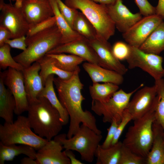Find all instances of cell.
Instances as JSON below:
<instances>
[{
  "label": "cell",
  "instance_id": "46",
  "mask_svg": "<svg viewBox=\"0 0 164 164\" xmlns=\"http://www.w3.org/2000/svg\"><path fill=\"white\" fill-rule=\"evenodd\" d=\"M96 3L106 5V6L111 5L115 2L116 0H91Z\"/></svg>",
  "mask_w": 164,
  "mask_h": 164
},
{
  "label": "cell",
  "instance_id": "45",
  "mask_svg": "<svg viewBox=\"0 0 164 164\" xmlns=\"http://www.w3.org/2000/svg\"><path fill=\"white\" fill-rule=\"evenodd\" d=\"M20 163L21 164H37L36 159L28 156L22 158L20 160Z\"/></svg>",
  "mask_w": 164,
  "mask_h": 164
},
{
  "label": "cell",
  "instance_id": "6",
  "mask_svg": "<svg viewBox=\"0 0 164 164\" xmlns=\"http://www.w3.org/2000/svg\"><path fill=\"white\" fill-rule=\"evenodd\" d=\"M64 3L80 11L94 27L97 36L108 40L114 35L115 26L106 5L91 0H65Z\"/></svg>",
  "mask_w": 164,
  "mask_h": 164
},
{
  "label": "cell",
  "instance_id": "21",
  "mask_svg": "<svg viewBox=\"0 0 164 164\" xmlns=\"http://www.w3.org/2000/svg\"><path fill=\"white\" fill-rule=\"evenodd\" d=\"M153 137L151 149L146 158L147 164H164V132L155 120L152 125Z\"/></svg>",
  "mask_w": 164,
  "mask_h": 164
},
{
  "label": "cell",
  "instance_id": "4",
  "mask_svg": "<svg viewBox=\"0 0 164 164\" xmlns=\"http://www.w3.org/2000/svg\"><path fill=\"white\" fill-rule=\"evenodd\" d=\"M155 108L142 117L134 120L133 125L128 128L122 142L133 152L145 159L153 142L152 125L155 120Z\"/></svg>",
  "mask_w": 164,
  "mask_h": 164
},
{
  "label": "cell",
  "instance_id": "44",
  "mask_svg": "<svg viewBox=\"0 0 164 164\" xmlns=\"http://www.w3.org/2000/svg\"><path fill=\"white\" fill-rule=\"evenodd\" d=\"M64 151L66 155L70 159L71 164H84L79 160L76 159L75 154L72 152V150L65 149Z\"/></svg>",
  "mask_w": 164,
  "mask_h": 164
},
{
  "label": "cell",
  "instance_id": "19",
  "mask_svg": "<svg viewBox=\"0 0 164 164\" xmlns=\"http://www.w3.org/2000/svg\"><path fill=\"white\" fill-rule=\"evenodd\" d=\"M40 70L39 64L36 61L22 71L29 103L36 100L44 88Z\"/></svg>",
  "mask_w": 164,
  "mask_h": 164
},
{
  "label": "cell",
  "instance_id": "7",
  "mask_svg": "<svg viewBox=\"0 0 164 164\" xmlns=\"http://www.w3.org/2000/svg\"><path fill=\"white\" fill-rule=\"evenodd\" d=\"M102 138L101 134H97L82 124L77 133L71 138H67L66 134H61L55 136L54 139L60 142L65 149L78 152L82 160L91 163Z\"/></svg>",
  "mask_w": 164,
  "mask_h": 164
},
{
  "label": "cell",
  "instance_id": "29",
  "mask_svg": "<svg viewBox=\"0 0 164 164\" xmlns=\"http://www.w3.org/2000/svg\"><path fill=\"white\" fill-rule=\"evenodd\" d=\"M119 89V85L110 83H93L89 87L92 99L102 102L107 101Z\"/></svg>",
  "mask_w": 164,
  "mask_h": 164
},
{
  "label": "cell",
  "instance_id": "41",
  "mask_svg": "<svg viewBox=\"0 0 164 164\" xmlns=\"http://www.w3.org/2000/svg\"><path fill=\"white\" fill-rule=\"evenodd\" d=\"M26 36L8 39L5 41V43L9 45L11 47L16 48L24 51L27 48L26 43Z\"/></svg>",
  "mask_w": 164,
  "mask_h": 164
},
{
  "label": "cell",
  "instance_id": "31",
  "mask_svg": "<svg viewBox=\"0 0 164 164\" xmlns=\"http://www.w3.org/2000/svg\"><path fill=\"white\" fill-rule=\"evenodd\" d=\"M73 29L88 40L94 39L97 36L94 27L81 12H78L74 20Z\"/></svg>",
  "mask_w": 164,
  "mask_h": 164
},
{
  "label": "cell",
  "instance_id": "43",
  "mask_svg": "<svg viewBox=\"0 0 164 164\" xmlns=\"http://www.w3.org/2000/svg\"><path fill=\"white\" fill-rule=\"evenodd\" d=\"M155 10L156 14L160 16L164 21V0H158Z\"/></svg>",
  "mask_w": 164,
  "mask_h": 164
},
{
  "label": "cell",
  "instance_id": "33",
  "mask_svg": "<svg viewBox=\"0 0 164 164\" xmlns=\"http://www.w3.org/2000/svg\"><path fill=\"white\" fill-rule=\"evenodd\" d=\"M11 47L5 44L0 46V68L3 70L11 67L22 71L24 68L15 61L10 53Z\"/></svg>",
  "mask_w": 164,
  "mask_h": 164
},
{
  "label": "cell",
  "instance_id": "23",
  "mask_svg": "<svg viewBox=\"0 0 164 164\" xmlns=\"http://www.w3.org/2000/svg\"><path fill=\"white\" fill-rule=\"evenodd\" d=\"M54 78V75L53 74L48 77L44 88L38 96L44 97L48 100L51 104L58 111L63 125H65L69 121V116L67 111L62 105L56 94L53 85Z\"/></svg>",
  "mask_w": 164,
  "mask_h": 164
},
{
  "label": "cell",
  "instance_id": "24",
  "mask_svg": "<svg viewBox=\"0 0 164 164\" xmlns=\"http://www.w3.org/2000/svg\"><path fill=\"white\" fill-rule=\"evenodd\" d=\"M37 152L32 147L27 145L15 144L5 145L0 142V164L12 161L16 156L23 154L36 159Z\"/></svg>",
  "mask_w": 164,
  "mask_h": 164
},
{
  "label": "cell",
  "instance_id": "12",
  "mask_svg": "<svg viewBox=\"0 0 164 164\" xmlns=\"http://www.w3.org/2000/svg\"><path fill=\"white\" fill-rule=\"evenodd\" d=\"M139 89L130 100L126 109L133 120L142 117L153 109L157 101L158 95L155 85Z\"/></svg>",
  "mask_w": 164,
  "mask_h": 164
},
{
  "label": "cell",
  "instance_id": "2",
  "mask_svg": "<svg viewBox=\"0 0 164 164\" xmlns=\"http://www.w3.org/2000/svg\"><path fill=\"white\" fill-rule=\"evenodd\" d=\"M27 111L30 127L39 136L50 141L62 129L63 125L59 112L46 98L38 96L29 102Z\"/></svg>",
  "mask_w": 164,
  "mask_h": 164
},
{
  "label": "cell",
  "instance_id": "5",
  "mask_svg": "<svg viewBox=\"0 0 164 164\" xmlns=\"http://www.w3.org/2000/svg\"><path fill=\"white\" fill-rule=\"evenodd\" d=\"M31 129L27 117L19 115L13 122L0 125V142L5 145H27L37 151L48 141L39 136Z\"/></svg>",
  "mask_w": 164,
  "mask_h": 164
},
{
  "label": "cell",
  "instance_id": "18",
  "mask_svg": "<svg viewBox=\"0 0 164 164\" xmlns=\"http://www.w3.org/2000/svg\"><path fill=\"white\" fill-rule=\"evenodd\" d=\"M60 142L54 139L48 141L36 152L37 164H71Z\"/></svg>",
  "mask_w": 164,
  "mask_h": 164
},
{
  "label": "cell",
  "instance_id": "3",
  "mask_svg": "<svg viewBox=\"0 0 164 164\" xmlns=\"http://www.w3.org/2000/svg\"><path fill=\"white\" fill-rule=\"evenodd\" d=\"M62 36L56 25L29 36H26V50L13 57L24 67H27L61 44Z\"/></svg>",
  "mask_w": 164,
  "mask_h": 164
},
{
  "label": "cell",
  "instance_id": "37",
  "mask_svg": "<svg viewBox=\"0 0 164 164\" xmlns=\"http://www.w3.org/2000/svg\"><path fill=\"white\" fill-rule=\"evenodd\" d=\"M56 25V19L54 16L30 27L26 36H31Z\"/></svg>",
  "mask_w": 164,
  "mask_h": 164
},
{
  "label": "cell",
  "instance_id": "26",
  "mask_svg": "<svg viewBox=\"0 0 164 164\" xmlns=\"http://www.w3.org/2000/svg\"><path fill=\"white\" fill-rule=\"evenodd\" d=\"M139 48L145 52L157 55L164 50V21L154 29Z\"/></svg>",
  "mask_w": 164,
  "mask_h": 164
},
{
  "label": "cell",
  "instance_id": "36",
  "mask_svg": "<svg viewBox=\"0 0 164 164\" xmlns=\"http://www.w3.org/2000/svg\"><path fill=\"white\" fill-rule=\"evenodd\" d=\"M112 49L114 56L120 61L126 60L129 56L130 45L123 42H116L112 46Z\"/></svg>",
  "mask_w": 164,
  "mask_h": 164
},
{
  "label": "cell",
  "instance_id": "39",
  "mask_svg": "<svg viewBox=\"0 0 164 164\" xmlns=\"http://www.w3.org/2000/svg\"><path fill=\"white\" fill-rule=\"evenodd\" d=\"M139 12L144 16L156 14L155 7L153 6L148 0H135Z\"/></svg>",
  "mask_w": 164,
  "mask_h": 164
},
{
  "label": "cell",
  "instance_id": "8",
  "mask_svg": "<svg viewBox=\"0 0 164 164\" xmlns=\"http://www.w3.org/2000/svg\"><path fill=\"white\" fill-rule=\"evenodd\" d=\"M143 86V84H141L136 89L128 93L121 89L118 90L105 102L92 100L91 109L97 115L102 116L103 122L111 123L115 121L119 124L131 97Z\"/></svg>",
  "mask_w": 164,
  "mask_h": 164
},
{
  "label": "cell",
  "instance_id": "17",
  "mask_svg": "<svg viewBox=\"0 0 164 164\" xmlns=\"http://www.w3.org/2000/svg\"><path fill=\"white\" fill-rule=\"evenodd\" d=\"M20 9L30 27L54 16L49 0L23 2Z\"/></svg>",
  "mask_w": 164,
  "mask_h": 164
},
{
  "label": "cell",
  "instance_id": "42",
  "mask_svg": "<svg viewBox=\"0 0 164 164\" xmlns=\"http://www.w3.org/2000/svg\"><path fill=\"white\" fill-rule=\"evenodd\" d=\"M12 39V35L10 31L7 28L0 26V46L5 44L6 41Z\"/></svg>",
  "mask_w": 164,
  "mask_h": 164
},
{
  "label": "cell",
  "instance_id": "1",
  "mask_svg": "<svg viewBox=\"0 0 164 164\" xmlns=\"http://www.w3.org/2000/svg\"><path fill=\"white\" fill-rule=\"evenodd\" d=\"M80 69L78 68L72 77L67 80L58 77L54 78L53 83L58 93V98L69 114L70 125L67 135L69 138L76 134L82 123L89 127L98 134L101 131L97 127L96 119L90 111H84L82 106L85 98L82 95L81 91L84 85L81 81L79 73Z\"/></svg>",
  "mask_w": 164,
  "mask_h": 164
},
{
  "label": "cell",
  "instance_id": "30",
  "mask_svg": "<svg viewBox=\"0 0 164 164\" xmlns=\"http://www.w3.org/2000/svg\"><path fill=\"white\" fill-rule=\"evenodd\" d=\"M53 57L55 65L60 69L66 71L74 72L79 67V65L85 60L78 56L63 53L46 54Z\"/></svg>",
  "mask_w": 164,
  "mask_h": 164
},
{
  "label": "cell",
  "instance_id": "34",
  "mask_svg": "<svg viewBox=\"0 0 164 164\" xmlns=\"http://www.w3.org/2000/svg\"><path fill=\"white\" fill-rule=\"evenodd\" d=\"M145 160V158L135 153L122 144L119 164H143L146 163Z\"/></svg>",
  "mask_w": 164,
  "mask_h": 164
},
{
  "label": "cell",
  "instance_id": "25",
  "mask_svg": "<svg viewBox=\"0 0 164 164\" xmlns=\"http://www.w3.org/2000/svg\"><path fill=\"white\" fill-rule=\"evenodd\" d=\"M49 1L53 10L56 25L61 34V44L70 42L83 38L71 28L62 15L56 0Z\"/></svg>",
  "mask_w": 164,
  "mask_h": 164
},
{
  "label": "cell",
  "instance_id": "20",
  "mask_svg": "<svg viewBox=\"0 0 164 164\" xmlns=\"http://www.w3.org/2000/svg\"><path fill=\"white\" fill-rule=\"evenodd\" d=\"M82 66L93 83H110L119 85L123 82V75L114 71L88 62L84 63Z\"/></svg>",
  "mask_w": 164,
  "mask_h": 164
},
{
  "label": "cell",
  "instance_id": "40",
  "mask_svg": "<svg viewBox=\"0 0 164 164\" xmlns=\"http://www.w3.org/2000/svg\"><path fill=\"white\" fill-rule=\"evenodd\" d=\"M111 123L110 126L107 129L108 133L106 138L102 144L100 145L103 148H107L111 145L119 124L115 121H113Z\"/></svg>",
  "mask_w": 164,
  "mask_h": 164
},
{
  "label": "cell",
  "instance_id": "47",
  "mask_svg": "<svg viewBox=\"0 0 164 164\" xmlns=\"http://www.w3.org/2000/svg\"><path fill=\"white\" fill-rule=\"evenodd\" d=\"M11 1H15V2H18L20 3H22L24 2H28V1H36L39 0H11Z\"/></svg>",
  "mask_w": 164,
  "mask_h": 164
},
{
  "label": "cell",
  "instance_id": "14",
  "mask_svg": "<svg viewBox=\"0 0 164 164\" xmlns=\"http://www.w3.org/2000/svg\"><path fill=\"white\" fill-rule=\"evenodd\" d=\"M88 41L98 57L100 66L122 75L126 73L128 69L114 56L112 46L108 40L97 36L95 39Z\"/></svg>",
  "mask_w": 164,
  "mask_h": 164
},
{
  "label": "cell",
  "instance_id": "22",
  "mask_svg": "<svg viewBox=\"0 0 164 164\" xmlns=\"http://www.w3.org/2000/svg\"><path fill=\"white\" fill-rule=\"evenodd\" d=\"M4 73H0V117L5 122L12 123L16 106L14 98L4 82Z\"/></svg>",
  "mask_w": 164,
  "mask_h": 164
},
{
  "label": "cell",
  "instance_id": "9",
  "mask_svg": "<svg viewBox=\"0 0 164 164\" xmlns=\"http://www.w3.org/2000/svg\"><path fill=\"white\" fill-rule=\"evenodd\" d=\"M130 54L126 60L129 69L139 68L149 73L155 80L162 78L164 69L162 56L145 52L138 47L130 45Z\"/></svg>",
  "mask_w": 164,
  "mask_h": 164
},
{
  "label": "cell",
  "instance_id": "49",
  "mask_svg": "<svg viewBox=\"0 0 164 164\" xmlns=\"http://www.w3.org/2000/svg\"></svg>",
  "mask_w": 164,
  "mask_h": 164
},
{
  "label": "cell",
  "instance_id": "32",
  "mask_svg": "<svg viewBox=\"0 0 164 164\" xmlns=\"http://www.w3.org/2000/svg\"><path fill=\"white\" fill-rule=\"evenodd\" d=\"M158 99L155 109V120L162 128L164 132V80H155Z\"/></svg>",
  "mask_w": 164,
  "mask_h": 164
},
{
  "label": "cell",
  "instance_id": "11",
  "mask_svg": "<svg viewBox=\"0 0 164 164\" xmlns=\"http://www.w3.org/2000/svg\"><path fill=\"white\" fill-rule=\"evenodd\" d=\"M4 82L13 96L16 106L14 113L20 115L27 111L29 103L22 72L11 67L4 71Z\"/></svg>",
  "mask_w": 164,
  "mask_h": 164
},
{
  "label": "cell",
  "instance_id": "27",
  "mask_svg": "<svg viewBox=\"0 0 164 164\" xmlns=\"http://www.w3.org/2000/svg\"><path fill=\"white\" fill-rule=\"evenodd\" d=\"M37 61L40 66L39 74L44 86L47 78L50 75H56L62 79L67 80L72 77L74 73L66 71L58 67L55 64L53 58L47 54Z\"/></svg>",
  "mask_w": 164,
  "mask_h": 164
},
{
  "label": "cell",
  "instance_id": "13",
  "mask_svg": "<svg viewBox=\"0 0 164 164\" xmlns=\"http://www.w3.org/2000/svg\"><path fill=\"white\" fill-rule=\"evenodd\" d=\"M163 21L160 16L156 14L144 16L126 32L122 33L123 38L129 45L139 48Z\"/></svg>",
  "mask_w": 164,
  "mask_h": 164
},
{
  "label": "cell",
  "instance_id": "15",
  "mask_svg": "<svg viewBox=\"0 0 164 164\" xmlns=\"http://www.w3.org/2000/svg\"><path fill=\"white\" fill-rule=\"evenodd\" d=\"M107 6L115 28L122 34L142 18L139 12L133 13L131 12L123 4L122 0H116L112 4Z\"/></svg>",
  "mask_w": 164,
  "mask_h": 164
},
{
  "label": "cell",
  "instance_id": "35",
  "mask_svg": "<svg viewBox=\"0 0 164 164\" xmlns=\"http://www.w3.org/2000/svg\"><path fill=\"white\" fill-rule=\"evenodd\" d=\"M58 9L70 26L73 29V22L79 11L67 6L61 0H56Z\"/></svg>",
  "mask_w": 164,
  "mask_h": 164
},
{
  "label": "cell",
  "instance_id": "10",
  "mask_svg": "<svg viewBox=\"0 0 164 164\" xmlns=\"http://www.w3.org/2000/svg\"><path fill=\"white\" fill-rule=\"evenodd\" d=\"M0 26L10 31L12 39L26 35L30 26L20 8L0 0Z\"/></svg>",
  "mask_w": 164,
  "mask_h": 164
},
{
  "label": "cell",
  "instance_id": "48",
  "mask_svg": "<svg viewBox=\"0 0 164 164\" xmlns=\"http://www.w3.org/2000/svg\"><path fill=\"white\" fill-rule=\"evenodd\" d=\"M9 0V2H10V3H11V1H12L11 0Z\"/></svg>",
  "mask_w": 164,
  "mask_h": 164
},
{
  "label": "cell",
  "instance_id": "16",
  "mask_svg": "<svg viewBox=\"0 0 164 164\" xmlns=\"http://www.w3.org/2000/svg\"><path fill=\"white\" fill-rule=\"evenodd\" d=\"M64 53L78 56L87 62L99 66L100 61L98 56L89 44L88 40L84 37L70 42L61 44L46 54Z\"/></svg>",
  "mask_w": 164,
  "mask_h": 164
},
{
  "label": "cell",
  "instance_id": "28",
  "mask_svg": "<svg viewBox=\"0 0 164 164\" xmlns=\"http://www.w3.org/2000/svg\"><path fill=\"white\" fill-rule=\"evenodd\" d=\"M122 143L118 141L107 148H102L99 145L95 156L96 164H119Z\"/></svg>",
  "mask_w": 164,
  "mask_h": 164
},
{
  "label": "cell",
  "instance_id": "38",
  "mask_svg": "<svg viewBox=\"0 0 164 164\" xmlns=\"http://www.w3.org/2000/svg\"><path fill=\"white\" fill-rule=\"evenodd\" d=\"M132 120V119L131 116L125 110L124 112L121 121L118 124L111 145L115 144L119 141V139L125 126Z\"/></svg>",
  "mask_w": 164,
  "mask_h": 164
}]
</instances>
